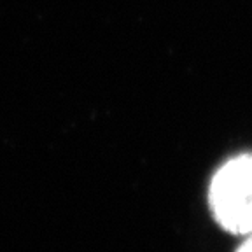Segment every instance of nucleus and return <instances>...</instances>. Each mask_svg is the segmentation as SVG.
Returning a JSON list of instances; mask_svg holds the SVG:
<instances>
[{"mask_svg": "<svg viewBox=\"0 0 252 252\" xmlns=\"http://www.w3.org/2000/svg\"><path fill=\"white\" fill-rule=\"evenodd\" d=\"M236 252H252V231L249 233L247 238H245V240L242 242L240 245H238Z\"/></svg>", "mask_w": 252, "mask_h": 252, "instance_id": "2", "label": "nucleus"}, {"mask_svg": "<svg viewBox=\"0 0 252 252\" xmlns=\"http://www.w3.org/2000/svg\"><path fill=\"white\" fill-rule=\"evenodd\" d=\"M214 219L233 235L252 231V154H240L214 173L209 188Z\"/></svg>", "mask_w": 252, "mask_h": 252, "instance_id": "1", "label": "nucleus"}]
</instances>
